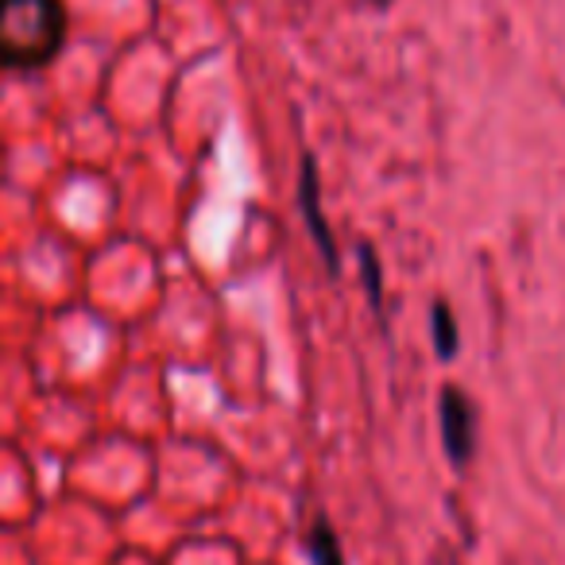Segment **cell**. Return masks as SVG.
Listing matches in <instances>:
<instances>
[{"label": "cell", "instance_id": "6da1fadb", "mask_svg": "<svg viewBox=\"0 0 565 565\" xmlns=\"http://www.w3.org/2000/svg\"><path fill=\"white\" fill-rule=\"evenodd\" d=\"M63 0H0V66L40 71L63 51Z\"/></svg>", "mask_w": 565, "mask_h": 565}, {"label": "cell", "instance_id": "7a4b0ae2", "mask_svg": "<svg viewBox=\"0 0 565 565\" xmlns=\"http://www.w3.org/2000/svg\"><path fill=\"white\" fill-rule=\"evenodd\" d=\"M441 446L446 457L465 469L472 461V449H477V411H472L469 395L461 387H446L441 392Z\"/></svg>", "mask_w": 565, "mask_h": 565}, {"label": "cell", "instance_id": "3957f363", "mask_svg": "<svg viewBox=\"0 0 565 565\" xmlns=\"http://www.w3.org/2000/svg\"><path fill=\"white\" fill-rule=\"evenodd\" d=\"M302 210L310 217V233H315L318 248H322L326 264L338 267V252H333V241H330V228L322 221V210H318V179H315V159H302Z\"/></svg>", "mask_w": 565, "mask_h": 565}, {"label": "cell", "instance_id": "277c9868", "mask_svg": "<svg viewBox=\"0 0 565 565\" xmlns=\"http://www.w3.org/2000/svg\"><path fill=\"white\" fill-rule=\"evenodd\" d=\"M307 550H310V557H315V565H345V557H341V542H338V534L330 531L326 519H318L315 523V531H310V539H307Z\"/></svg>", "mask_w": 565, "mask_h": 565}, {"label": "cell", "instance_id": "5b68a950", "mask_svg": "<svg viewBox=\"0 0 565 565\" xmlns=\"http://www.w3.org/2000/svg\"><path fill=\"white\" fill-rule=\"evenodd\" d=\"M430 330H434V345H438V356H441V361H454V353H457V322H454V315H449L446 302H434Z\"/></svg>", "mask_w": 565, "mask_h": 565}]
</instances>
